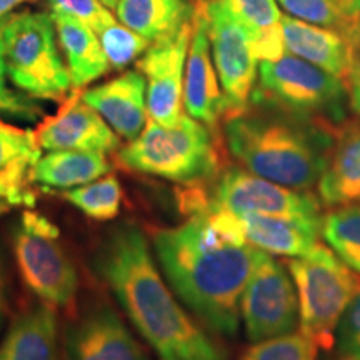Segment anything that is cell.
<instances>
[{
  "label": "cell",
  "instance_id": "6da1fadb",
  "mask_svg": "<svg viewBox=\"0 0 360 360\" xmlns=\"http://www.w3.org/2000/svg\"><path fill=\"white\" fill-rule=\"evenodd\" d=\"M184 204L186 222L154 232L157 257L180 299L214 332L232 337L259 249L247 242L238 215L197 192Z\"/></svg>",
  "mask_w": 360,
  "mask_h": 360
},
{
  "label": "cell",
  "instance_id": "7a4b0ae2",
  "mask_svg": "<svg viewBox=\"0 0 360 360\" xmlns=\"http://www.w3.org/2000/svg\"><path fill=\"white\" fill-rule=\"evenodd\" d=\"M98 272L160 360H225L224 350L169 292L137 227L117 229L102 249Z\"/></svg>",
  "mask_w": 360,
  "mask_h": 360
},
{
  "label": "cell",
  "instance_id": "3957f363",
  "mask_svg": "<svg viewBox=\"0 0 360 360\" xmlns=\"http://www.w3.org/2000/svg\"><path fill=\"white\" fill-rule=\"evenodd\" d=\"M334 125L244 110L225 117L224 134L229 150L245 170L295 191H310L326 170Z\"/></svg>",
  "mask_w": 360,
  "mask_h": 360
},
{
  "label": "cell",
  "instance_id": "277c9868",
  "mask_svg": "<svg viewBox=\"0 0 360 360\" xmlns=\"http://www.w3.org/2000/svg\"><path fill=\"white\" fill-rule=\"evenodd\" d=\"M119 162L135 172L179 184L207 180L219 169L217 148L209 127L186 112L172 127L148 117L142 134L119 150Z\"/></svg>",
  "mask_w": 360,
  "mask_h": 360
},
{
  "label": "cell",
  "instance_id": "5b68a950",
  "mask_svg": "<svg viewBox=\"0 0 360 360\" xmlns=\"http://www.w3.org/2000/svg\"><path fill=\"white\" fill-rule=\"evenodd\" d=\"M2 37L7 75L17 89L40 101L62 102L69 96L72 79L51 12L11 13Z\"/></svg>",
  "mask_w": 360,
  "mask_h": 360
},
{
  "label": "cell",
  "instance_id": "8992f818",
  "mask_svg": "<svg viewBox=\"0 0 360 360\" xmlns=\"http://www.w3.org/2000/svg\"><path fill=\"white\" fill-rule=\"evenodd\" d=\"M289 270L299 295L300 330L330 352L342 315L360 294V274L322 244L292 259Z\"/></svg>",
  "mask_w": 360,
  "mask_h": 360
},
{
  "label": "cell",
  "instance_id": "52a82bcc",
  "mask_svg": "<svg viewBox=\"0 0 360 360\" xmlns=\"http://www.w3.org/2000/svg\"><path fill=\"white\" fill-rule=\"evenodd\" d=\"M254 102L270 103L299 119L328 124L345 120L344 80L294 53L260 62Z\"/></svg>",
  "mask_w": 360,
  "mask_h": 360
},
{
  "label": "cell",
  "instance_id": "ba28073f",
  "mask_svg": "<svg viewBox=\"0 0 360 360\" xmlns=\"http://www.w3.org/2000/svg\"><path fill=\"white\" fill-rule=\"evenodd\" d=\"M58 236L45 215L25 210L13 232V255L22 281L35 295L56 307H67L77 292V270Z\"/></svg>",
  "mask_w": 360,
  "mask_h": 360
},
{
  "label": "cell",
  "instance_id": "9c48e42d",
  "mask_svg": "<svg viewBox=\"0 0 360 360\" xmlns=\"http://www.w3.org/2000/svg\"><path fill=\"white\" fill-rule=\"evenodd\" d=\"M240 314L252 342L290 334L300 323L295 282L282 264L260 249L242 295Z\"/></svg>",
  "mask_w": 360,
  "mask_h": 360
},
{
  "label": "cell",
  "instance_id": "30bf717a",
  "mask_svg": "<svg viewBox=\"0 0 360 360\" xmlns=\"http://www.w3.org/2000/svg\"><path fill=\"white\" fill-rule=\"evenodd\" d=\"M212 58L224 96L227 115L249 109L259 79V57L250 34L222 7L219 0L205 2Z\"/></svg>",
  "mask_w": 360,
  "mask_h": 360
},
{
  "label": "cell",
  "instance_id": "8fae6325",
  "mask_svg": "<svg viewBox=\"0 0 360 360\" xmlns=\"http://www.w3.org/2000/svg\"><path fill=\"white\" fill-rule=\"evenodd\" d=\"M210 204L233 215H272L321 220V199L309 191L281 186L240 167L224 172L214 188Z\"/></svg>",
  "mask_w": 360,
  "mask_h": 360
},
{
  "label": "cell",
  "instance_id": "7c38bea8",
  "mask_svg": "<svg viewBox=\"0 0 360 360\" xmlns=\"http://www.w3.org/2000/svg\"><path fill=\"white\" fill-rule=\"evenodd\" d=\"M192 32L193 19L172 37L152 42L137 64L147 80L148 117L165 127H172L184 115V77Z\"/></svg>",
  "mask_w": 360,
  "mask_h": 360
},
{
  "label": "cell",
  "instance_id": "4fadbf2b",
  "mask_svg": "<svg viewBox=\"0 0 360 360\" xmlns=\"http://www.w3.org/2000/svg\"><path fill=\"white\" fill-rule=\"evenodd\" d=\"M84 89H74L53 115L45 117L34 130L42 150H85L110 154L120 147V137L96 109L82 98Z\"/></svg>",
  "mask_w": 360,
  "mask_h": 360
},
{
  "label": "cell",
  "instance_id": "5bb4252c",
  "mask_svg": "<svg viewBox=\"0 0 360 360\" xmlns=\"http://www.w3.org/2000/svg\"><path fill=\"white\" fill-rule=\"evenodd\" d=\"M193 6V32L184 77V110L207 127H215L220 119H225L229 105L214 65L205 0H197Z\"/></svg>",
  "mask_w": 360,
  "mask_h": 360
},
{
  "label": "cell",
  "instance_id": "9a60e30c",
  "mask_svg": "<svg viewBox=\"0 0 360 360\" xmlns=\"http://www.w3.org/2000/svg\"><path fill=\"white\" fill-rule=\"evenodd\" d=\"M82 98L110 125L120 139L132 142L148 120L147 80L141 70H127L97 87L85 89Z\"/></svg>",
  "mask_w": 360,
  "mask_h": 360
},
{
  "label": "cell",
  "instance_id": "2e32d148",
  "mask_svg": "<svg viewBox=\"0 0 360 360\" xmlns=\"http://www.w3.org/2000/svg\"><path fill=\"white\" fill-rule=\"evenodd\" d=\"M70 360H148L119 315L109 309L89 314L67 335Z\"/></svg>",
  "mask_w": 360,
  "mask_h": 360
},
{
  "label": "cell",
  "instance_id": "e0dca14e",
  "mask_svg": "<svg viewBox=\"0 0 360 360\" xmlns=\"http://www.w3.org/2000/svg\"><path fill=\"white\" fill-rule=\"evenodd\" d=\"M282 35L287 52L342 80L347 77L357 56V40L354 37H347L342 30L309 24L290 15L282 17Z\"/></svg>",
  "mask_w": 360,
  "mask_h": 360
},
{
  "label": "cell",
  "instance_id": "ac0fdd59",
  "mask_svg": "<svg viewBox=\"0 0 360 360\" xmlns=\"http://www.w3.org/2000/svg\"><path fill=\"white\" fill-rule=\"evenodd\" d=\"M317 187L322 204L332 209L360 204V124L334 125V142Z\"/></svg>",
  "mask_w": 360,
  "mask_h": 360
},
{
  "label": "cell",
  "instance_id": "d6986e66",
  "mask_svg": "<svg viewBox=\"0 0 360 360\" xmlns=\"http://www.w3.org/2000/svg\"><path fill=\"white\" fill-rule=\"evenodd\" d=\"M42 157L34 130L0 120V200L11 205H32L34 167Z\"/></svg>",
  "mask_w": 360,
  "mask_h": 360
},
{
  "label": "cell",
  "instance_id": "ffe728a7",
  "mask_svg": "<svg viewBox=\"0 0 360 360\" xmlns=\"http://www.w3.org/2000/svg\"><path fill=\"white\" fill-rule=\"evenodd\" d=\"M242 229L250 245L270 255L302 257L319 244L321 220L272 215H242Z\"/></svg>",
  "mask_w": 360,
  "mask_h": 360
},
{
  "label": "cell",
  "instance_id": "44dd1931",
  "mask_svg": "<svg viewBox=\"0 0 360 360\" xmlns=\"http://www.w3.org/2000/svg\"><path fill=\"white\" fill-rule=\"evenodd\" d=\"M51 13L56 24L58 45L69 69L72 87L84 89L85 85L105 75L110 64L96 30L62 13Z\"/></svg>",
  "mask_w": 360,
  "mask_h": 360
},
{
  "label": "cell",
  "instance_id": "7402d4cb",
  "mask_svg": "<svg viewBox=\"0 0 360 360\" xmlns=\"http://www.w3.org/2000/svg\"><path fill=\"white\" fill-rule=\"evenodd\" d=\"M0 360H58L57 319L51 304L15 319L0 345Z\"/></svg>",
  "mask_w": 360,
  "mask_h": 360
},
{
  "label": "cell",
  "instance_id": "603a6c76",
  "mask_svg": "<svg viewBox=\"0 0 360 360\" xmlns=\"http://www.w3.org/2000/svg\"><path fill=\"white\" fill-rule=\"evenodd\" d=\"M195 6L187 0H120L115 17L134 32L157 42L172 37L193 19Z\"/></svg>",
  "mask_w": 360,
  "mask_h": 360
},
{
  "label": "cell",
  "instance_id": "cb8c5ba5",
  "mask_svg": "<svg viewBox=\"0 0 360 360\" xmlns=\"http://www.w3.org/2000/svg\"><path fill=\"white\" fill-rule=\"evenodd\" d=\"M112 170L107 154L85 150H51L34 167V182L44 187L74 188L94 182Z\"/></svg>",
  "mask_w": 360,
  "mask_h": 360
},
{
  "label": "cell",
  "instance_id": "d4e9b609",
  "mask_svg": "<svg viewBox=\"0 0 360 360\" xmlns=\"http://www.w3.org/2000/svg\"><path fill=\"white\" fill-rule=\"evenodd\" d=\"M222 7L250 34L259 60H277L285 53L282 12L277 0H219Z\"/></svg>",
  "mask_w": 360,
  "mask_h": 360
},
{
  "label": "cell",
  "instance_id": "484cf974",
  "mask_svg": "<svg viewBox=\"0 0 360 360\" xmlns=\"http://www.w3.org/2000/svg\"><path fill=\"white\" fill-rule=\"evenodd\" d=\"M321 236L345 264L360 274V204L328 210L322 217Z\"/></svg>",
  "mask_w": 360,
  "mask_h": 360
},
{
  "label": "cell",
  "instance_id": "4316f807",
  "mask_svg": "<svg viewBox=\"0 0 360 360\" xmlns=\"http://www.w3.org/2000/svg\"><path fill=\"white\" fill-rule=\"evenodd\" d=\"M64 199L90 219L112 220L120 212L122 187L114 175H107L85 186L67 188Z\"/></svg>",
  "mask_w": 360,
  "mask_h": 360
},
{
  "label": "cell",
  "instance_id": "83f0119b",
  "mask_svg": "<svg viewBox=\"0 0 360 360\" xmlns=\"http://www.w3.org/2000/svg\"><path fill=\"white\" fill-rule=\"evenodd\" d=\"M317 344L302 330L254 342L238 360H317Z\"/></svg>",
  "mask_w": 360,
  "mask_h": 360
},
{
  "label": "cell",
  "instance_id": "f1b7e54d",
  "mask_svg": "<svg viewBox=\"0 0 360 360\" xmlns=\"http://www.w3.org/2000/svg\"><path fill=\"white\" fill-rule=\"evenodd\" d=\"M101 39L102 49L109 58L110 69L124 70L132 62L141 58L152 42L143 35L134 32L119 20L97 34Z\"/></svg>",
  "mask_w": 360,
  "mask_h": 360
},
{
  "label": "cell",
  "instance_id": "f546056e",
  "mask_svg": "<svg viewBox=\"0 0 360 360\" xmlns=\"http://www.w3.org/2000/svg\"><path fill=\"white\" fill-rule=\"evenodd\" d=\"M281 7L294 19L323 25L328 29H339L342 32H355L352 22L342 11L340 4L334 0H277Z\"/></svg>",
  "mask_w": 360,
  "mask_h": 360
},
{
  "label": "cell",
  "instance_id": "4dcf8cb0",
  "mask_svg": "<svg viewBox=\"0 0 360 360\" xmlns=\"http://www.w3.org/2000/svg\"><path fill=\"white\" fill-rule=\"evenodd\" d=\"M45 2L51 7V12L82 22L97 34L117 22L110 8L103 6L101 0H45Z\"/></svg>",
  "mask_w": 360,
  "mask_h": 360
},
{
  "label": "cell",
  "instance_id": "1f68e13d",
  "mask_svg": "<svg viewBox=\"0 0 360 360\" xmlns=\"http://www.w3.org/2000/svg\"><path fill=\"white\" fill-rule=\"evenodd\" d=\"M334 349L339 360H360V294L342 315Z\"/></svg>",
  "mask_w": 360,
  "mask_h": 360
},
{
  "label": "cell",
  "instance_id": "d6a6232c",
  "mask_svg": "<svg viewBox=\"0 0 360 360\" xmlns=\"http://www.w3.org/2000/svg\"><path fill=\"white\" fill-rule=\"evenodd\" d=\"M0 114L34 120L39 117L40 109L35 105L32 97L8 89L6 79H0Z\"/></svg>",
  "mask_w": 360,
  "mask_h": 360
},
{
  "label": "cell",
  "instance_id": "836d02e7",
  "mask_svg": "<svg viewBox=\"0 0 360 360\" xmlns=\"http://www.w3.org/2000/svg\"><path fill=\"white\" fill-rule=\"evenodd\" d=\"M345 89H347V97L350 109L360 119V57L355 56L354 64L350 67L347 77H345Z\"/></svg>",
  "mask_w": 360,
  "mask_h": 360
},
{
  "label": "cell",
  "instance_id": "e575fe53",
  "mask_svg": "<svg viewBox=\"0 0 360 360\" xmlns=\"http://www.w3.org/2000/svg\"><path fill=\"white\" fill-rule=\"evenodd\" d=\"M340 7L344 11L345 15L349 17L352 22L360 20V0H340Z\"/></svg>",
  "mask_w": 360,
  "mask_h": 360
},
{
  "label": "cell",
  "instance_id": "d590c367",
  "mask_svg": "<svg viewBox=\"0 0 360 360\" xmlns=\"http://www.w3.org/2000/svg\"><path fill=\"white\" fill-rule=\"evenodd\" d=\"M24 2H27V0H0V19H6Z\"/></svg>",
  "mask_w": 360,
  "mask_h": 360
},
{
  "label": "cell",
  "instance_id": "8d00e7d4",
  "mask_svg": "<svg viewBox=\"0 0 360 360\" xmlns=\"http://www.w3.org/2000/svg\"><path fill=\"white\" fill-rule=\"evenodd\" d=\"M4 24H6V19H0V79H6V58H4Z\"/></svg>",
  "mask_w": 360,
  "mask_h": 360
},
{
  "label": "cell",
  "instance_id": "74e56055",
  "mask_svg": "<svg viewBox=\"0 0 360 360\" xmlns=\"http://www.w3.org/2000/svg\"><path fill=\"white\" fill-rule=\"evenodd\" d=\"M11 204H8V202H6V200H0V217H2L4 214H7L8 210H11Z\"/></svg>",
  "mask_w": 360,
  "mask_h": 360
},
{
  "label": "cell",
  "instance_id": "f35d334b",
  "mask_svg": "<svg viewBox=\"0 0 360 360\" xmlns=\"http://www.w3.org/2000/svg\"><path fill=\"white\" fill-rule=\"evenodd\" d=\"M101 2L103 4V6L105 7H109L110 11H115V7H117V4L120 2V0H101Z\"/></svg>",
  "mask_w": 360,
  "mask_h": 360
},
{
  "label": "cell",
  "instance_id": "ab89813d",
  "mask_svg": "<svg viewBox=\"0 0 360 360\" xmlns=\"http://www.w3.org/2000/svg\"><path fill=\"white\" fill-rule=\"evenodd\" d=\"M357 32H359V35H360V20H359V24H357Z\"/></svg>",
  "mask_w": 360,
  "mask_h": 360
},
{
  "label": "cell",
  "instance_id": "60d3db41",
  "mask_svg": "<svg viewBox=\"0 0 360 360\" xmlns=\"http://www.w3.org/2000/svg\"><path fill=\"white\" fill-rule=\"evenodd\" d=\"M334 2H340V0H334Z\"/></svg>",
  "mask_w": 360,
  "mask_h": 360
},
{
  "label": "cell",
  "instance_id": "b9f144b4",
  "mask_svg": "<svg viewBox=\"0 0 360 360\" xmlns=\"http://www.w3.org/2000/svg\"><path fill=\"white\" fill-rule=\"evenodd\" d=\"M205 2H209V0H205Z\"/></svg>",
  "mask_w": 360,
  "mask_h": 360
}]
</instances>
